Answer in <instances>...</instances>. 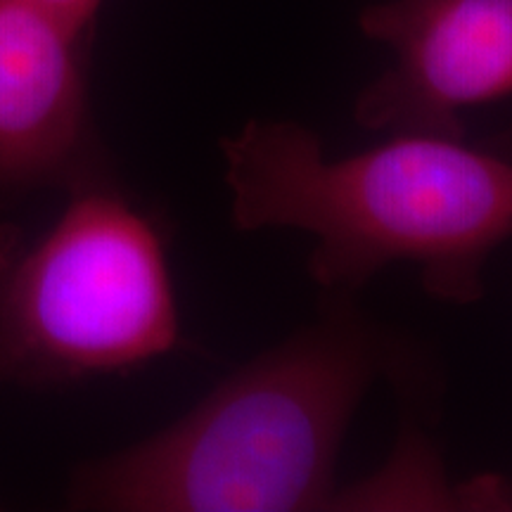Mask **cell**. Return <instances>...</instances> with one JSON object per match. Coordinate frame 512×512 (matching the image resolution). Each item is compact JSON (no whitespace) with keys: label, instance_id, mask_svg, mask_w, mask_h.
Listing matches in <instances>:
<instances>
[{"label":"cell","instance_id":"6da1fadb","mask_svg":"<svg viewBox=\"0 0 512 512\" xmlns=\"http://www.w3.org/2000/svg\"><path fill=\"white\" fill-rule=\"evenodd\" d=\"M219 147L233 226L309 233V273L328 294L354 297L382 268L413 264L430 297L475 304L512 240V159L465 138L394 133L328 157L299 121L249 119Z\"/></svg>","mask_w":512,"mask_h":512},{"label":"cell","instance_id":"7a4b0ae2","mask_svg":"<svg viewBox=\"0 0 512 512\" xmlns=\"http://www.w3.org/2000/svg\"><path fill=\"white\" fill-rule=\"evenodd\" d=\"M399 339L328 294L320 316L228 375L140 444L76 467L67 503L102 512H309L335 508L337 463Z\"/></svg>","mask_w":512,"mask_h":512},{"label":"cell","instance_id":"3957f363","mask_svg":"<svg viewBox=\"0 0 512 512\" xmlns=\"http://www.w3.org/2000/svg\"><path fill=\"white\" fill-rule=\"evenodd\" d=\"M24 249L0 228V382L57 387L133 370L181 342L162 235L110 178L69 192Z\"/></svg>","mask_w":512,"mask_h":512},{"label":"cell","instance_id":"277c9868","mask_svg":"<svg viewBox=\"0 0 512 512\" xmlns=\"http://www.w3.org/2000/svg\"><path fill=\"white\" fill-rule=\"evenodd\" d=\"M358 29L392 53L356 98L368 131L465 138L460 114L512 95V0H382Z\"/></svg>","mask_w":512,"mask_h":512},{"label":"cell","instance_id":"5b68a950","mask_svg":"<svg viewBox=\"0 0 512 512\" xmlns=\"http://www.w3.org/2000/svg\"><path fill=\"white\" fill-rule=\"evenodd\" d=\"M86 38L31 0H0V209L110 178L88 102Z\"/></svg>","mask_w":512,"mask_h":512},{"label":"cell","instance_id":"8992f818","mask_svg":"<svg viewBox=\"0 0 512 512\" xmlns=\"http://www.w3.org/2000/svg\"><path fill=\"white\" fill-rule=\"evenodd\" d=\"M31 3L41 5L43 10L60 17L62 22L69 24L74 31L88 36L105 0H31Z\"/></svg>","mask_w":512,"mask_h":512},{"label":"cell","instance_id":"52a82bcc","mask_svg":"<svg viewBox=\"0 0 512 512\" xmlns=\"http://www.w3.org/2000/svg\"><path fill=\"white\" fill-rule=\"evenodd\" d=\"M484 145L491 147V150H496L498 155L512 159V126L505 128V131H501L498 136H494L489 143H484Z\"/></svg>","mask_w":512,"mask_h":512}]
</instances>
